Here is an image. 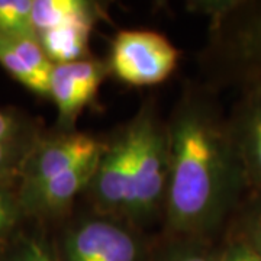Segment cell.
<instances>
[{
    "mask_svg": "<svg viewBox=\"0 0 261 261\" xmlns=\"http://www.w3.org/2000/svg\"><path fill=\"white\" fill-rule=\"evenodd\" d=\"M167 132V228L187 237L216 232L248 195L228 119L207 97L187 96Z\"/></svg>",
    "mask_w": 261,
    "mask_h": 261,
    "instance_id": "1",
    "label": "cell"
},
{
    "mask_svg": "<svg viewBox=\"0 0 261 261\" xmlns=\"http://www.w3.org/2000/svg\"><path fill=\"white\" fill-rule=\"evenodd\" d=\"M132 140V183L126 216L147 219L159 207L167 192L170 174L168 132L149 111L142 112L128 126Z\"/></svg>",
    "mask_w": 261,
    "mask_h": 261,
    "instance_id": "2",
    "label": "cell"
},
{
    "mask_svg": "<svg viewBox=\"0 0 261 261\" xmlns=\"http://www.w3.org/2000/svg\"><path fill=\"white\" fill-rule=\"evenodd\" d=\"M216 45L228 75L241 83L261 80V2L218 8Z\"/></svg>",
    "mask_w": 261,
    "mask_h": 261,
    "instance_id": "3",
    "label": "cell"
},
{
    "mask_svg": "<svg viewBox=\"0 0 261 261\" xmlns=\"http://www.w3.org/2000/svg\"><path fill=\"white\" fill-rule=\"evenodd\" d=\"M177 56V49L157 32L121 31L113 41L111 68L125 83L151 86L173 73Z\"/></svg>",
    "mask_w": 261,
    "mask_h": 261,
    "instance_id": "4",
    "label": "cell"
},
{
    "mask_svg": "<svg viewBox=\"0 0 261 261\" xmlns=\"http://www.w3.org/2000/svg\"><path fill=\"white\" fill-rule=\"evenodd\" d=\"M65 261H138L140 245L119 225L93 219L65 237Z\"/></svg>",
    "mask_w": 261,
    "mask_h": 261,
    "instance_id": "5",
    "label": "cell"
},
{
    "mask_svg": "<svg viewBox=\"0 0 261 261\" xmlns=\"http://www.w3.org/2000/svg\"><path fill=\"white\" fill-rule=\"evenodd\" d=\"M228 125L248 193H261V80L243 86Z\"/></svg>",
    "mask_w": 261,
    "mask_h": 261,
    "instance_id": "6",
    "label": "cell"
},
{
    "mask_svg": "<svg viewBox=\"0 0 261 261\" xmlns=\"http://www.w3.org/2000/svg\"><path fill=\"white\" fill-rule=\"evenodd\" d=\"M105 145L86 134H64L45 141L25 163L23 186L34 187L82 163L100 157Z\"/></svg>",
    "mask_w": 261,
    "mask_h": 261,
    "instance_id": "7",
    "label": "cell"
},
{
    "mask_svg": "<svg viewBox=\"0 0 261 261\" xmlns=\"http://www.w3.org/2000/svg\"><path fill=\"white\" fill-rule=\"evenodd\" d=\"M132 183V140L129 129L105 147L93 178V197L97 207L106 212H126Z\"/></svg>",
    "mask_w": 261,
    "mask_h": 261,
    "instance_id": "8",
    "label": "cell"
},
{
    "mask_svg": "<svg viewBox=\"0 0 261 261\" xmlns=\"http://www.w3.org/2000/svg\"><path fill=\"white\" fill-rule=\"evenodd\" d=\"M106 67L96 60H79L54 64L49 79V96L54 99L60 119L71 123L92 102L106 75Z\"/></svg>",
    "mask_w": 261,
    "mask_h": 261,
    "instance_id": "9",
    "label": "cell"
},
{
    "mask_svg": "<svg viewBox=\"0 0 261 261\" xmlns=\"http://www.w3.org/2000/svg\"><path fill=\"white\" fill-rule=\"evenodd\" d=\"M99 160L100 157L82 163L38 186L22 189L19 196L22 211L37 215L61 212L73 202L75 196L90 185Z\"/></svg>",
    "mask_w": 261,
    "mask_h": 261,
    "instance_id": "10",
    "label": "cell"
},
{
    "mask_svg": "<svg viewBox=\"0 0 261 261\" xmlns=\"http://www.w3.org/2000/svg\"><path fill=\"white\" fill-rule=\"evenodd\" d=\"M96 19L94 6L89 2L79 0H34L32 23L35 32L41 34L48 29L84 25L93 27Z\"/></svg>",
    "mask_w": 261,
    "mask_h": 261,
    "instance_id": "11",
    "label": "cell"
},
{
    "mask_svg": "<svg viewBox=\"0 0 261 261\" xmlns=\"http://www.w3.org/2000/svg\"><path fill=\"white\" fill-rule=\"evenodd\" d=\"M93 27L67 25L38 34V41L53 64L83 60Z\"/></svg>",
    "mask_w": 261,
    "mask_h": 261,
    "instance_id": "12",
    "label": "cell"
},
{
    "mask_svg": "<svg viewBox=\"0 0 261 261\" xmlns=\"http://www.w3.org/2000/svg\"><path fill=\"white\" fill-rule=\"evenodd\" d=\"M231 241L244 244L261 257V193H248L228 225Z\"/></svg>",
    "mask_w": 261,
    "mask_h": 261,
    "instance_id": "13",
    "label": "cell"
},
{
    "mask_svg": "<svg viewBox=\"0 0 261 261\" xmlns=\"http://www.w3.org/2000/svg\"><path fill=\"white\" fill-rule=\"evenodd\" d=\"M34 0H0V34L38 38L32 23Z\"/></svg>",
    "mask_w": 261,
    "mask_h": 261,
    "instance_id": "14",
    "label": "cell"
},
{
    "mask_svg": "<svg viewBox=\"0 0 261 261\" xmlns=\"http://www.w3.org/2000/svg\"><path fill=\"white\" fill-rule=\"evenodd\" d=\"M0 64L27 89L38 94H49L48 87L41 83V80L29 70L28 65L23 63V60L19 57L16 49L12 45L9 37L3 34H0Z\"/></svg>",
    "mask_w": 261,
    "mask_h": 261,
    "instance_id": "15",
    "label": "cell"
},
{
    "mask_svg": "<svg viewBox=\"0 0 261 261\" xmlns=\"http://www.w3.org/2000/svg\"><path fill=\"white\" fill-rule=\"evenodd\" d=\"M2 261H58L47 244L35 237H23Z\"/></svg>",
    "mask_w": 261,
    "mask_h": 261,
    "instance_id": "16",
    "label": "cell"
},
{
    "mask_svg": "<svg viewBox=\"0 0 261 261\" xmlns=\"http://www.w3.org/2000/svg\"><path fill=\"white\" fill-rule=\"evenodd\" d=\"M20 212L22 206L19 203V199L0 186V241L12 232Z\"/></svg>",
    "mask_w": 261,
    "mask_h": 261,
    "instance_id": "17",
    "label": "cell"
},
{
    "mask_svg": "<svg viewBox=\"0 0 261 261\" xmlns=\"http://www.w3.org/2000/svg\"><path fill=\"white\" fill-rule=\"evenodd\" d=\"M19 135V122L15 116L0 111V142L13 144Z\"/></svg>",
    "mask_w": 261,
    "mask_h": 261,
    "instance_id": "18",
    "label": "cell"
},
{
    "mask_svg": "<svg viewBox=\"0 0 261 261\" xmlns=\"http://www.w3.org/2000/svg\"><path fill=\"white\" fill-rule=\"evenodd\" d=\"M222 261H245L243 245L237 241H231L228 248H226Z\"/></svg>",
    "mask_w": 261,
    "mask_h": 261,
    "instance_id": "19",
    "label": "cell"
},
{
    "mask_svg": "<svg viewBox=\"0 0 261 261\" xmlns=\"http://www.w3.org/2000/svg\"><path fill=\"white\" fill-rule=\"evenodd\" d=\"M174 261H209L206 257L196 254V252H187V254H181L178 255Z\"/></svg>",
    "mask_w": 261,
    "mask_h": 261,
    "instance_id": "20",
    "label": "cell"
},
{
    "mask_svg": "<svg viewBox=\"0 0 261 261\" xmlns=\"http://www.w3.org/2000/svg\"><path fill=\"white\" fill-rule=\"evenodd\" d=\"M241 244V243H240ZM244 247V254H245V261H261V257H258L254 251H251L248 247H245L244 244H241Z\"/></svg>",
    "mask_w": 261,
    "mask_h": 261,
    "instance_id": "21",
    "label": "cell"
}]
</instances>
